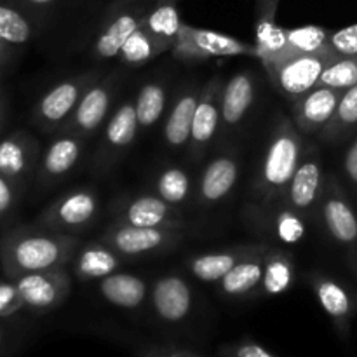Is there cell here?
Here are the masks:
<instances>
[{"instance_id": "cell-1", "label": "cell", "mask_w": 357, "mask_h": 357, "mask_svg": "<svg viewBox=\"0 0 357 357\" xmlns=\"http://www.w3.org/2000/svg\"><path fill=\"white\" fill-rule=\"evenodd\" d=\"M79 246L77 236L42 225H21L0 237V265L7 279H17L31 272L66 267Z\"/></svg>"}, {"instance_id": "cell-2", "label": "cell", "mask_w": 357, "mask_h": 357, "mask_svg": "<svg viewBox=\"0 0 357 357\" xmlns=\"http://www.w3.org/2000/svg\"><path fill=\"white\" fill-rule=\"evenodd\" d=\"M302 136L293 119L279 115L253 183L255 195L264 206L279 204L284 199L286 188L305 150Z\"/></svg>"}, {"instance_id": "cell-3", "label": "cell", "mask_w": 357, "mask_h": 357, "mask_svg": "<svg viewBox=\"0 0 357 357\" xmlns=\"http://www.w3.org/2000/svg\"><path fill=\"white\" fill-rule=\"evenodd\" d=\"M171 52L181 61H202V59L234 58V56H250L260 59L257 44H250L215 30L195 28L187 23H181L180 35Z\"/></svg>"}, {"instance_id": "cell-4", "label": "cell", "mask_w": 357, "mask_h": 357, "mask_svg": "<svg viewBox=\"0 0 357 357\" xmlns=\"http://www.w3.org/2000/svg\"><path fill=\"white\" fill-rule=\"evenodd\" d=\"M335 56L293 54L265 66L275 89L289 101H296L319 86L321 77Z\"/></svg>"}, {"instance_id": "cell-5", "label": "cell", "mask_w": 357, "mask_h": 357, "mask_svg": "<svg viewBox=\"0 0 357 357\" xmlns=\"http://www.w3.org/2000/svg\"><path fill=\"white\" fill-rule=\"evenodd\" d=\"M155 0H114L103 26L93 42L94 58H117L129 37L142 26L146 13Z\"/></svg>"}, {"instance_id": "cell-6", "label": "cell", "mask_w": 357, "mask_h": 357, "mask_svg": "<svg viewBox=\"0 0 357 357\" xmlns=\"http://www.w3.org/2000/svg\"><path fill=\"white\" fill-rule=\"evenodd\" d=\"M100 213V197L93 188H73L40 213L37 225L56 232L77 236L87 229Z\"/></svg>"}, {"instance_id": "cell-7", "label": "cell", "mask_w": 357, "mask_h": 357, "mask_svg": "<svg viewBox=\"0 0 357 357\" xmlns=\"http://www.w3.org/2000/svg\"><path fill=\"white\" fill-rule=\"evenodd\" d=\"M183 236V229L171 227H132L114 223L101 236V243L124 258L146 257L169 250Z\"/></svg>"}, {"instance_id": "cell-8", "label": "cell", "mask_w": 357, "mask_h": 357, "mask_svg": "<svg viewBox=\"0 0 357 357\" xmlns=\"http://www.w3.org/2000/svg\"><path fill=\"white\" fill-rule=\"evenodd\" d=\"M10 281L16 282L20 289L24 310L31 314H47L56 310L65 303L72 291V278L66 267L31 272Z\"/></svg>"}, {"instance_id": "cell-9", "label": "cell", "mask_w": 357, "mask_h": 357, "mask_svg": "<svg viewBox=\"0 0 357 357\" xmlns=\"http://www.w3.org/2000/svg\"><path fill=\"white\" fill-rule=\"evenodd\" d=\"M96 80L98 75L94 73H84V75L61 80L54 87H51L35 105V124L47 132L56 131V129L59 131L61 126L73 115L84 93Z\"/></svg>"}, {"instance_id": "cell-10", "label": "cell", "mask_w": 357, "mask_h": 357, "mask_svg": "<svg viewBox=\"0 0 357 357\" xmlns=\"http://www.w3.org/2000/svg\"><path fill=\"white\" fill-rule=\"evenodd\" d=\"M326 174H324L323 160L316 149L303 150L298 167L286 188L282 204L295 209L300 215L309 216L319 209L321 197H323L324 185H326Z\"/></svg>"}, {"instance_id": "cell-11", "label": "cell", "mask_w": 357, "mask_h": 357, "mask_svg": "<svg viewBox=\"0 0 357 357\" xmlns=\"http://www.w3.org/2000/svg\"><path fill=\"white\" fill-rule=\"evenodd\" d=\"M319 213L328 236L349 250L357 241V213L337 176H328Z\"/></svg>"}, {"instance_id": "cell-12", "label": "cell", "mask_w": 357, "mask_h": 357, "mask_svg": "<svg viewBox=\"0 0 357 357\" xmlns=\"http://www.w3.org/2000/svg\"><path fill=\"white\" fill-rule=\"evenodd\" d=\"M309 282L314 296L324 314L330 317L338 337L344 342H349L352 319L357 312L356 296L340 281L324 272H310Z\"/></svg>"}, {"instance_id": "cell-13", "label": "cell", "mask_w": 357, "mask_h": 357, "mask_svg": "<svg viewBox=\"0 0 357 357\" xmlns=\"http://www.w3.org/2000/svg\"><path fill=\"white\" fill-rule=\"evenodd\" d=\"M115 223L132 227H171L183 229L185 222L180 209L169 204L159 195L142 194L131 199H122L114 208Z\"/></svg>"}, {"instance_id": "cell-14", "label": "cell", "mask_w": 357, "mask_h": 357, "mask_svg": "<svg viewBox=\"0 0 357 357\" xmlns=\"http://www.w3.org/2000/svg\"><path fill=\"white\" fill-rule=\"evenodd\" d=\"M115 94V79L96 80L89 89L84 93L82 100L77 105L72 117L61 126L59 132H72L87 139L105 124L110 112L112 100Z\"/></svg>"}, {"instance_id": "cell-15", "label": "cell", "mask_w": 357, "mask_h": 357, "mask_svg": "<svg viewBox=\"0 0 357 357\" xmlns=\"http://www.w3.org/2000/svg\"><path fill=\"white\" fill-rule=\"evenodd\" d=\"M150 305L160 323L180 326L190 317L194 309V293L187 279L176 274H166L152 284Z\"/></svg>"}, {"instance_id": "cell-16", "label": "cell", "mask_w": 357, "mask_h": 357, "mask_svg": "<svg viewBox=\"0 0 357 357\" xmlns=\"http://www.w3.org/2000/svg\"><path fill=\"white\" fill-rule=\"evenodd\" d=\"M222 91L223 80L220 77H213L201 87L197 108L194 114V124H192L190 142H188V152L194 159L204 155L222 124V110H220Z\"/></svg>"}, {"instance_id": "cell-17", "label": "cell", "mask_w": 357, "mask_h": 357, "mask_svg": "<svg viewBox=\"0 0 357 357\" xmlns=\"http://www.w3.org/2000/svg\"><path fill=\"white\" fill-rule=\"evenodd\" d=\"M40 162L38 142L26 131H14L0 139V174L23 188Z\"/></svg>"}, {"instance_id": "cell-18", "label": "cell", "mask_w": 357, "mask_h": 357, "mask_svg": "<svg viewBox=\"0 0 357 357\" xmlns=\"http://www.w3.org/2000/svg\"><path fill=\"white\" fill-rule=\"evenodd\" d=\"M344 89L317 86L293 101V122L302 135H319L337 110Z\"/></svg>"}, {"instance_id": "cell-19", "label": "cell", "mask_w": 357, "mask_h": 357, "mask_svg": "<svg viewBox=\"0 0 357 357\" xmlns=\"http://www.w3.org/2000/svg\"><path fill=\"white\" fill-rule=\"evenodd\" d=\"M241 162L236 153H220L202 169L197 185V201L201 206H216L232 194L239 181Z\"/></svg>"}, {"instance_id": "cell-20", "label": "cell", "mask_w": 357, "mask_h": 357, "mask_svg": "<svg viewBox=\"0 0 357 357\" xmlns=\"http://www.w3.org/2000/svg\"><path fill=\"white\" fill-rule=\"evenodd\" d=\"M84 138L80 136L59 132L40 155L37 169L38 180L45 185L63 180L77 166L84 153Z\"/></svg>"}, {"instance_id": "cell-21", "label": "cell", "mask_w": 357, "mask_h": 357, "mask_svg": "<svg viewBox=\"0 0 357 357\" xmlns=\"http://www.w3.org/2000/svg\"><path fill=\"white\" fill-rule=\"evenodd\" d=\"M268 248H271L268 244H255L253 250L229 274L215 282L216 289L227 298H244V296L257 295L258 286L264 278Z\"/></svg>"}, {"instance_id": "cell-22", "label": "cell", "mask_w": 357, "mask_h": 357, "mask_svg": "<svg viewBox=\"0 0 357 357\" xmlns=\"http://www.w3.org/2000/svg\"><path fill=\"white\" fill-rule=\"evenodd\" d=\"M124 260V257H121L117 251H114L101 241L80 244L72 260L73 275L84 282L100 281V279L114 274Z\"/></svg>"}, {"instance_id": "cell-23", "label": "cell", "mask_w": 357, "mask_h": 357, "mask_svg": "<svg viewBox=\"0 0 357 357\" xmlns=\"http://www.w3.org/2000/svg\"><path fill=\"white\" fill-rule=\"evenodd\" d=\"M255 75L251 72H239L227 84H223L222 91V126L225 129H232L239 126L251 110L255 101Z\"/></svg>"}, {"instance_id": "cell-24", "label": "cell", "mask_w": 357, "mask_h": 357, "mask_svg": "<svg viewBox=\"0 0 357 357\" xmlns=\"http://www.w3.org/2000/svg\"><path fill=\"white\" fill-rule=\"evenodd\" d=\"M199 94H201V87L188 86L181 91V94L174 101L162 131L164 142L171 150L185 149L190 142Z\"/></svg>"}, {"instance_id": "cell-25", "label": "cell", "mask_w": 357, "mask_h": 357, "mask_svg": "<svg viewBox=\"0 0 357 357\" xmlns=\"http://www.w3.org/2000/svg\"><path fill=\"white\" fill-rule=\"evenodd\" d=\"M138 129L139 124L136 117L135 101H124L105 126L103 143H101L105 159L110 160L112 157L122 155L132 145Z\"/></svg>"}, {"instance_id": "cell-26", "label": "cell", "mask_w": 357, "mask_h": 357, "mask_svg": "<svg viewBox=\"0 0 357 357\" xmlns=\"http://www.w3.org/2000/svg\"><path fill=\"white\" fill-rule=\"evenodd\" d=\"M100 295L105 302L124 310H138L145 303L149 286L142 278L126 272H114L100 279Z\"/></svg>"}, {"instance_id": "cell-27", "label": "cell", "mask_w": 357, "mask_h": 357, "mask_svg": "<svg viewBox=\"0 0 357 357\" xmlns=\"http://www.w3.org/2000/svg\"><path fill=\"white\" fill-rule=\"evenodd\" d=\"M255 248V244H241V246L227 248L222 251L197 255L188 258L187 268L195 279L202 282H218L223 275L229 274L248 253Z\"/></svg>"}, {"instance_id": "cell-28", "label": "cell", "mask_w": 357, "mask_h": 357, "mask_svg": "<svg viewBox=\"0 0 357 357\" xmlns=\"http://www.w3.org/2000/svg\"><path fill=\"white\" fill-rule=\"evenodd\" d=\"M296 265L295 257L289 251L268 248L265 257L264 278L258 286L257 296H278L289 291L295 284Z\"/></svg>"}, {"instance_id": "cell-29", "label": "cell", "mask_w": 357, "mask_h": 357, "mask_svg": "<svg viewBox=\"0 0 357 357\" xmlns=\"http://www.w3.org/2000/svg\"><path fill=\"white\" fill-rule=\"evenodd\" d=\"M181 23L183 21L178 10L176 0H155L146 13L142 26L171 51L180 35Z\"/></svg>"}, {"instance_id": "cell-30", "label": "cell", "mask_w": 357, "mask_h": 357, "mask_svg": "<svg viewBox=\"0 0 357 357\" xmlns=\"http://www.w3.org/2000/svg\"><path fill=\"white\" fill-rule=\"evenodd\" d=\"M357 131V86L344 91L333 117L319 131V138L326 143H338Z\"/></svg>"}, {"instance_id": "cell-31", "label": "cell", "mask_w": 357, "mask_h": 357, "mask_svg": "<svg viewBox=\"0 0 357 357\" xmlns=\"http://www.w3.org/2000/svg\"><path fill=\"white\" fill-rule=\"evenodd\" d=\"M257 47L264 66L284 58L288 52L286 28L275 23V14L257 16Z\"/></svg>"}, {"instance_id": "cell-32", "label": "cell", "mask_w": 357, "mask_h": 357, "mask_svg": "<svg viewBox=\"0 0 357 357\" xmlns=\"http://www.w3.org/2000/svg\"><path fill=\"white\" fill-rule=\"evenodd\" d=\"M330 33L331 30H326V28L323 26H317V24H309V26H300V28H286V38H288V52H286V56H293V54L335 56V52L331 51V45H330ZM335 58H337V56H335Z\"/></svg>"}, {"instance_id": "cell-33", "label": "cell", "mask_w": 357, "mask_h": 357, "mask_svg": "<svg viewBox=\"0 0 357 357\" xmlns=\"http://www.w3.org/2000/svg\"><path fill=\"white\" fill-rule=\"evenodd\" d=\"M166 51H169V47L157 40L145 28L139 26L122 45L117 59L126 66H143Z\"/></svg>"}, {"instance_id": "cell-34", "label": "cell", "mask_w": 357, "mask_h": 357, "mask_svg": "<svg viewBox=\"0 0 357 357\" xmlns=\"http://www.w3.org/2000/svg\"><path fill=\"white\" fill-rule=\"evenodd\" d=\"M268 208H272V211L265 218V225L271 229V232L281 243L296 244L307 236L305 216L300 215L295 209L288 208L282 202H279L278 206H268Z\"/></svg>"}, {"instance_id": "cell-35", "label": "cell", "mask_w": 357, "mask_h": 357, "mask_svg": "<svg viewBox=\"0 0 357 357\" xmlns=\"http://www.w3.org/2000/svg\"><path fill=\"white\" fill-rule=\"evenodd\" d=\"M166 87L160 82H146L138 91V96L135 100V108L139 129L153 128L160 121L164 108H166Z\"/></svg>"}, {"instance_id": "cell-36", "label": "cell", "mask_w": 357, "mask_h": 357, "mask_svg": "<svg viewBox=\"0 0 357 357\" xmlns=\"http://www.w3.org/2000/svg\"><path fill=\"white\" fill-rule=\"evenodd\" d=\"M155 194L173 206H183L192 195V180L183 167H164L155 180Z\"/></svg>"}, {"instance_id": "cell-37", "label": "cell", "mask_w": 357, "mask_h": 357, "mask_svg": "<svg viewBox=\"0 0 357 357\" xmlns=\"http://www.w3.org/2000/svg\"><path fill=\"white\" fill-rule=\"evenodd\" d=\"M31 24L23 14L14 7L0 3V42L13 49L30 40Z\"/></svg>"}, {"instance_id": "cell-38", "label": "cell", "mask_w": 357, "mask_h": 357, "mask_svg": "<svg viewBox=\"0 0 357 357\" xmlns=\"http://www.w3.org/2000/svg\"><path fill=\"white\" fill-rule=\"evenodd\" d=\"M319 86L335 87V89H349L357 86V54L347 58H337L328 65L321 77Z\"/></svg>"}, {"instance_id": "cell-39", "label": "cell", "mask_w": 357, "mask_h": 357, "mask_svg": "<svg viewBox=\"0 0 357 357\" xmlns=\"http://www.w3.org/2000/svg\"><path fill=\"white\" fill-rule=\"evenodd\" d=\"M23 310L24 303L16 282L10 281V279L0 281V319L9 321L16 317L20 312H23Z\"/></svg>"}, {"instance_id": "cell-40", "label": "cell", "mask_w": 357, "mask_h": 357, "mask_svg": "<svg viewBox=\"0 0 357 357\" xmlns=\"http://www.w3.org/2000/svg\"><path fill=\"white\" fill-rule=\"evenodd\" d=\"M218 357H279L251 338L229 342L218 349Z\"/></svg>"}, {"instance_id": "cell-41", "label": "cell", "mask_w": 357, "mask_h": 357, "mask_svg": "<svg viewBox=\"0 0 357 357\" xmlns=\"http://www.w3.org/2000/svg\"><path fill=\"white\" fill-rule=\"evenodd\" d=\"M331 51L337 58H347L357 54V23L340 28L330 33Z\"/></svg>"}, {"instance_id": "cell-42", "label": "cell", "mask_w": 357, "mask_h": 357, "mask_svg": "<svg viewBox=\"0 0 357 357\" xmlns=\"http://www.w3.org/2000/svg\"><path fill=\"white\" fill-rule=\"evenodd\" d=\"M21 188L16 183L0 174V223L6 222L20 202Z\"/></svg>"}, {"instance_id": "cell-43", "label": "cell", "mask_w": 357, "mask_h": 357, "mask_svg": "<svg viewBox=\"0 0 357 357\" xmlns=\"http://www.w3.org/2000/svg\"><path fill=\"white\" fill-rule=\"evenodd\" d=\"M344 174L347 178L349 185H351L354 190H357V136L351 142L349 149L344 153Z\"/></svg>"}, {"instance_id": "cell-44", "label": "cell", "mask_w": 357, "mask_h": 357, "mask_svg": "<svg viewBox=\"0 0 357 357\" xmlns=\"http://www.w3.org/2000/svg\"><path fill=\"white\" fill-rule=\"evenodd\" d=\"M146 357H201L192 351H185V349H162V351H155Z\"/></svg>"}, {"instance_id": "cell-45", "label": "cell", "mask_w": 357, "mask_h": 357, "mask_svg": "<svg viewBox=\"0 0 357 357\" xmlns=\"http://www.w3.org/2000/svg\"><path fill=\"white\" fill-rule=\"evenodd\" d=\"M281 0H257V16L261 14H278V7Z\"/></svg>"}, {"instance_id": "cell-46", "label": "cell", "mask_w": 357, "mask_h": 357, "mask_svg": "<svg viewBox=\"0 0 357 357\" xmlns=\"http://www.w3.org/2000/svg\"><path fill=\"white\" fill-rule=\"evenodd\" d=\"M9 352V328L7 321L0 319V357H7Z\"/></svg>"}, {"instance_id": "cell-47", "label": "cell", "mask_w": 357, "mask_h": 357, "mask_svg": "<svg viewBox=\"0 0 357 357\" xmlns=\"http://www.w3.org/2000/svg\"><path fill=\"white\" fill-rule=\"evenodd\" d=\"M24 6H28L30 9H37V10H44L49 9L51 6H54L58 0H23Z\"/></svg>"}, {"instance_id": "cell-48", "label": "cell", "mask_w": 357, "mask_h": 357, "mask_svg": "<svg viewBox=\"0 0 357 357\" xmlns=\"http://www.w3.org/2000/svg\"><path fill=\"white\" fill-rule=\"evenodd\" d=\"M351 253H352V265H354V268H356V272H357V241H356L354 244H352Z\"/></svg>"}, {"instance_id": "cell-49", "label": "cell", "mask_w": 357, "mask_h": 357, "mask_svg": "<svg viewBox=\"0 0 357 357\" xmlns=\"http://www.w3.org/2000/svg\"><path fill=\"white\" fill-rule=\"evenodd\" d=\"M2 117H3V94H2V89H0V124H2Z\"/></svg>"}, {"instance_id": "cell-50", "label": "cell", "mask_w": 357, "mask_h": 357, "mask_svg": "<svg viewBox=\"0 0 357 357\" xmlns=\"http://www.w3.org/2000/svg\"><path fill=\"white\" fill-rule=\"evenodd\" d=\"M176 2H178V0H176Z\"/></svg>"}]
</instances>
